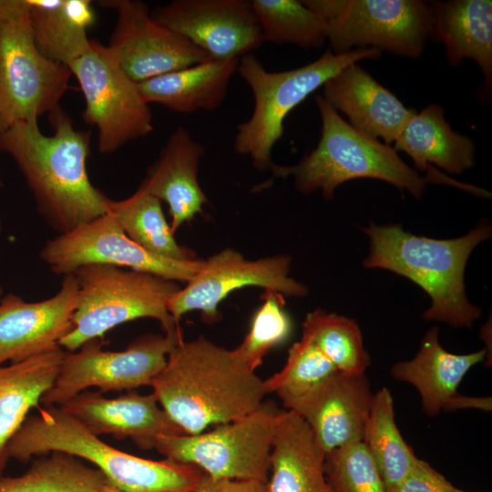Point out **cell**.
<instances>
[{
    "instance_id": "1",
    "label": "cell",
    "mask_w": 492,
    "mask_h": 492,
    "mask_svg": "<svg viewBox=\"0 0 492 492\" xmlns=\"http://www.w3.org/2000/svg\"><path fill=\"white\" fill-rule=\"evenodd\" d=\"M48 116L52 135L41 131L38 120L16 123L0 130V150L16 163L39 213L63 234L106 214L110 199L87 174L91 132L75 128L60 107Z\"/></svg>"
},
{
    "instance_id": "2",
    "label": "cell",
    "mask_w": 492,
    "mask_h": 492,
    "mask_svg": "<svg viewBox=\"0 0 492 492\" xmlns=\"http://www.w3.org/2000/svg\"><path fill=\"white\" fill-rule=\"evenodd\" d=\"M150 387L163 410L186 435L239 419L261 404L265 382L232 350L203 335L179 342Z\"/></svg>"
},
{
    "instance_id": "3",
    "label": "cell",
    "mask_w": 492,
    "mask_h": 492,
    "mask_svg": "<svg viewBox=\"0 0 492 492\" xmlns=\"http://www.w3.org/2000/svg\"><path fill=\"white\" fill-rule=\"evenodd\" d=\"M364 231L370 241L364 266L391 271L420 286L431 299L425 320L470 328L480 317L466 298L464 274L474 248L491 235L488 224L449 240L414 235L399 224H371Z\"/></svg>"
},
{
    "instance_id": "4",
    "label": "cell",
    "mask_w": 492,
    "mask_h": 492,
    "mask_svg": "<svg viewBox=\"0 0 492 492\" xmlns=\"http://www.w3.org/2000/svg\"><path fill=\"white\" fill-rule=\"evenodd\" d=\"M37 410L8 443L9 457L26 462L35 456L66 453L96 466L108 483L124 492H194L205 477L194 465L168 458L155 461L117 449L58 406Z\"/></svg>"
},
{
    "instance_id": "5",
    "label": "cell",
    "mask_w": 492,
    "mask_h": 492,
    "mask_svg": "<svg viewBox=\"0 0 492 492\" xmlns=\"http://www.w3.org/2000/svg\"><path fill=\"white\" fill-rule=\"evenodd\" d=\"M315 102L322 119L316 148L295 165L271 167L273 177L292 176L301 193L321 190L323 198L331 200L340 184L364 178L388 182L415 198L424 194L429 182L467 190L466 184L452 180L438 170L421 176L401 159L394 148L352 127L322 96H316Z\"/></svg>"
},
{
    "instance_id": "6",
    "label": "cell",
    "mask_w": 492,
    "mask_h": 492,
    "mask_svg": "<svg viewBox=\"0 0 492 492\" xmlns=\"http://www.w3.org/2000/svg\"><path fill=\"white\" fill-rule=\"evenodd\" d=\"M72 274L77 285V307L72 327L59 342L61 348L74 352L112 328L140 318L159 321L165 333L180 330L168 309L180 289L177 282L104 264L86 265Z\"/></svg>"
},
{
    "instance_id": "7",
    "label": "cell",
    "mask_w": 492,
    "mask_h": 492,
    "mask_svg": "<svg viewBox=\"0 0 492 492\" xmlns=\"http://www.w3.org/2000/svg\"><path fill=\"white\" fill-rule=\"evenodd\" d=\"M381 51L355 48L343 54L327 49L318 59L297 68L271 72L251 53L239 58L237 71L254 97L251 118L238 125L234 149L251 158L259 170L271 169L273 146L283 135L286 116L344 67L374 59Z\"/></svg>"
},
{
    "instance_id": "8",
    "label": "cell",
    "mask_w": 492,
    "mask_h": 492,
    "mask_svg": "<svg viewBox=\"0 0 492 492\" xmlns=\"http://www.w3.org/2000/svg\"><path fill=\"white\" fill-rule=\"evenodd\" d=\"M71 77L37 48L28 0H0V130L60 107Z\"/></svg>"
},
{
    "instance_id": "9",
    "label": "cell",
    "mask_w": 492,
    "mask_h": 492,
    "mask_svg": "<svg viewBox=\"0 0 492 492\" xmlns=\"http://www.w3.org/2000/svg\"><path fill=\"white\" fill-rule=\"evenodd\" d=\"M326 24L334 54L373 47L417 58L432 34L428 5L419 0H306Z\"/></svg>"
},
{
    "instance_id": "10",
    "label": "cell",
    "mask_w": 492,
    "mask_h": 492,
    "mask_svg": "<svg viewBox=\"0 0 492 492\" xmlns=\"http://www.w3.org/2000/svg\"><path fill=\"white\" fill-rule=\"evenodd\" d=\"M278 412L272 404L262 403L210 431L160 437L155 449L165 458L198 466L212 481L267 483Z\"/></svg>"
},
{
    "instance_id": "11",
    "label": "cell",
    "mask_w": 492,
    "mask_h": 492,
    "mask_svg": "<svg viewBox=\"0 0 492 492\" xmlns=\"http://www.w3.org/2000/svg\"><path fill=\"white\" fill-rule=\"evenodd\" d=\"M85 100V123L97 130V148L113 153L154 128L149 104L138 83L120 67L109 48L91 40L87 51L67 65Z\"/></svg>"
},
{
    "instance_id": "12",
    "label": "cell",
    "mask_w": 492,
    "mask_h": 492,
    "mask_svg": "<svg viewBox=\"0 0 492 492\" xmlns=\"http://www.w3.org/2000/svg\"><path fill=\"white\" fill-rule=\"evenodd\" d=\"M181 340V330L164 335L147 333L118 352L102 350L98 339L89 341L64 354L59 373L40 403L59 405L89 387H97L102 394L150 386Z\"/></svg>"
},
{
    "instance_id": "13",
    "label": "cell",
    "mask_w": 492,
    "mask_h": 492,
    "mask_svg": "<svg viewBox=\"0 0 492 492\" xmlns=\"http://www.w3.org/2000/svg\"><path fill=\"white\" fill-rule=\"evenodd\" d=\"M40 258L53 272L64 276L86 265L104 264L182 282H189L203 261L153 254L128 237L109 212L47 241Z\"/></svg>"
},
{
    "instance_id": "14",
    "label": "cell",
    "mask_w": 492,
    "mask_h": 492,
    "mask_svg": "<svg viewBox=\"0 0 492 492\" xmlns=\"http://www.w3.org/2000/svg\"><path fill=\"white\" fill-rule=\"evenodd\" d=\"M291 259L276 255L258 260H247L233 249H225L208 260L169 301L168 309L179 323L182 315L198 311L207 323L220 319V303L233 291L257 286L282 294L304 297L307 288L289 276Z\"/></svg>"
},
{
    "instance_id": "15",
    "label": "cell",
    "mask_w": 492,
    "mask_h": 492,
    "mask_svg": "<svg viewBox=\"0 0 492 492\" xmlns=\"http://www.w3.org/2000/svg\"><path fill=\"white\" fill-rule=\"evenodd\" d=\"M102 3L117 12L108 47L136 83L210 58L191 42L155 20L145 3L137 0Z\"/></svg>"
},
{
    "instance_id": "16",
    "label": "cell",
    "mask_w": 492,
    "mask_h": 492,
    "mask_svg": "<svg viewBox=\"0 0 492 492\" xmlns=\"http://www.w3.org/2000/svg\"><path fill=\"white\" fill-rule=\"evenodd\" d=\"M150 14L212 59L240 58L264 42L250 1L175 0Z\"/></svg>"
},
{
    "instance_id": "17",
    "label": "cell",
    "mask_w": 492,
    "mask_h": 492,
    "mask_svg": "<svg viewBox=\"0 0 492 492\" xmlns=\"http://www.w3.org/2000/svg\"><path fill=\"white\" fill-rule=\"evenodd\" d=\"M374 394L364 374L337 371L322 383L282 400L309 426L324 454L363 441Z\"/></svg>"
},
{
    "instance_id": "18",
    "label": "cell",
    "mask_w": 492,
    "mask_h": 492,
    "mask_svg": "<svg viewBox=\"0 0 492 492\" xmlns=\"http://www.w3.org/2000/svg\"><path fill=\"white\" fill-rule=\"evenodd\" d=\"M74 274L64 276L52 297L29 302L9 293L0 301V366L18 363L59 347L70 331L77 307Z\"/></svg>"
},
{
    "instance_id": "19",
    "label": "cell",
    "mask_w": 492,
    "mask_h": 492,
    "mask_svg": "<svg viewBox=\"0 0 492 492\" xmlns=\"http://www.w3.org/2000/svg\"><path fill=\"white\" fill-rule=\"evenodd\" d=\"M92 434L130 438L141 449H155L160 437L186 435L159 404L156 395L128 391L115 398L83 391L57 405Z\"/></svg>"
},
{
    "instance_id": "20",
    "label": "cell",
    "mask_w": 492,
    "mask_h": 492,
    "mask_svg": "<svg viewBox=\"0 0 492 492\" xmlns=\"http://www.w3.org/2000/svg\"><path fill=\"white\" fill-rule=\"evenodd\" d=\"M323 87L324 100L352 127L389 146L415 113L357 63L344 67Z\"/></svg>"
},
{
    "instance_id": "21",
    "label": "cell",
    "mask_w": 492,
    "mask_h": 492,
    "mask_svg": "<svg viewBox=\"0 0 492 492\" xmlns=\"http://www.w3.org/2000/svg\"><path fill=\"white\" fill-rule=\"evenodd\" d=\"M203 154V146L186 128L178 127L138 189L167 203L171 218L169 225L174 233L200 214L208 203L198 180Z\"/></svg>"
},
{
    "instance_id": "22",
    "label": "cell",
    "mask_w": 492,
    "mask_h": 492,
    "mask_svg": "<svg viewBox=\"0 0 492 492\" xmlns=\"http://www.w3.org/2000/svg\"><path fill=\"white\" fill-rule=\"evenodd\" d=\"M487 356L486 349L467 354L447 352L439 343V329L434 326L424 335L415 357L395 364L390 372L394 379L417 390L423 411L433 417L441 410L450 411L464 376Z\"/></svg>"
},
{
    "instance_id": "23",
    "label": "cell",
    "mask_w": 492,
    "mask_h": 492,
    "mask_svg": "<svg viewBox=\"0 0 492 492\" xmlns=\"http://www.w3.org/2000/svg\"><path fill=\"white\" fill-rule=\"evenodd\" d=\"M324 456L307 424L290 410H279L267 492H332Z\"/></svg>"
},
{
    "instance_id": "24",
    "label": "cell",
    "mask_w": 492,
    "mask_h": 492,
    "mask_svg": "<svg viewBox=\"0 0 492 492\" xmlns=\"http://www.w3.org/2000/svg\"><path fill=\"white\" fill-rule=\"evenodd\" d=\"M431 36L445 46L451 66L465 58L479 67L488 88L492 81V2L450 0L427 3Z\"/></svg>"
},
{
    "instance_id": "25",
    "label": "cell",
    "mask_w": 492,
    "mask_h": 492,
    "mask_svg": "<svg viewBox=\"0 0 492 492\" xmlns=\"http://www.w3.org/2000/svg\"><path fill=\"white\" fill-rule=\"evenodd\" d=\"M239 58L212 59L138 83L143 99L178 113L212 111L224 101Z\"/></svg>"
},
{
    "instance_id": "26",
    "label": "cell",
    "mask_w": 492,
    "mask_h": 492,
    "mask_svg": "<svg viewBox=\"0 0 492 492\" xmlns=\"http://www.w3.org/2000/svg\"><path fill=\"white\" fill-rule=\"evenodd\" d=\"M65 352L56 347L18 363L0 366V477L7 460V446L33 407L52 387ZM41 404V403H40Z\"/></svg>"
},
{
    "instance_id": "27",
    "label": "cell",
    "mask_w": 492,
    "mask_h": 492,
    "mask_svg": "<svg viewBox=\"0 0 492 492\" xmlns=\"http://www.w3.org/2000/svg\"><path fill=\"white\" fill-rule=\"evenodd\" d=\"M394 144L396 152L406 153L415 168L426 173L436 170L431 164L451 174H460L475 165L474 142L452 129L437 104L415 112Z\"/></svg>"
},
{
    "instance_id": "28",
    "label": "cell",
    "mask_w": 492,
    "mask_h": 492,
    "mask_svg": "<svg viewBox=\"0 0 492 492\" xmlns=\"http://www.w3.org/2000/svg\"><path fill=\"white\" fill-rule=\"evenodd\" d=\"M37 48L48 59L66 65L79 57L91 40L87 31L96 15L89 0H28Z\"/></svg>"
},
{
    "instance_id": "29",
    "label": "cell",
    "mask_w": 492,
    "mask_h": 492,
    "mask_svg": "<svg viewBox=\"0 0 492 492\" xmlns=\"http://www.w3.org/2000/svg\"><path fill=\"white\" fill-rule=\"evenodd\" d=\"M363 442L376 465L387 492H394L418 458L396 425L394 400L386 387L374 394Z\"/></svg>"
},
{
    "instance_id": "30",
    "label": "cell",
    "mask_w": 492,
    "mask_h": 492,
    "mask_svg": "<svg viewBox=\"0 0 492 492\" xmlns=\"http://www.w3.org/2000/svg\"><path fill=\"white\" fill-rule=\"evenodd\" d=\"M108 212L128 237L153 254L175 261L197 259L192 251L176 241L161 201L155 197L137 190L127 199L109 200Z\"/></svg>"
},
{
    "instance_id": "31",
    "label": "cell",
    "mask_w": 492,
    "mask_h": 492,
    "mask_svg": "<svg viewBox=\"0 0 492 492\" xmlns=\"http://www.w3.org/2000/svg\"><path fill=\"white\" fill-rule=\"evenodd\" d=\"M106 483L97 468L74 456L52 452L19 477H0V492H100Z\"/></svg>"
},
{
    "instance_id": "32",
    "label": "cell",
    "mask_w": 492,
    "mask_h": 492,
    "mask_svg": "<svg viewBox=\"0 0 492 492\" xmlns=\"http://www.w3.org/2000/svg\"><path fill=\"white\" fill-rule=\"evenodd\" d=\"M343 373L364 374L371 360L357 323L350 318L317 309L307 313L302 335Z\"/></svg>"
},
{
    "instance_id": "33",
    "label": "cell",
    "mask_w": 492,
    "mask_h": 492,
    "mask_svg": "<svg viewBox=\"0 0 492 492\" xmlns=\"http://www.w3.org/2000/svg\"><path fill=\"white\" fill-rule=\"evenodd\" d=\"M252 9L261 26L263 41L319 48L326 40L325 21L302 1L253 0Z\"/></svg>"
},
{
    "instance_id": "34",
    "label": "cell",
    "mask_w": 492,
    "mask_h": 492,
    "mask_svg": "<svg viewBox=\"0 0 492 492\" xmlns=\"http://www.w3.org/2000/svg\"><path fill=\"white\" fill-rule=\"evenodd\" d=\"M282 294L265 291L263 303L255 312L251 327L241 343L232 350L234 356L247 368L255 372L264 356L283 343L292 333V321L284 309Z\"/></svg>"
},
{
    "instance_id": "35",
    "label": "cell",
    "mask_w": 492,
    "mask_h": 492,
    "mask_svg": "<svg viewBox=\"0 0 492 492\" xmlns=\"http://www.w3.org/2000/svg\"><path fill=\"white\" fill-rule=\"evenodd\" d=\"M337 371L313 342L302 336L289 349L282 369L264 382L267 393L282 400L313 388Z\"/></svg>"
},
{
    "instance_id": "36",
    "label": "cell",
    "mask_w": 492,
    "mask_h": 492,
    "mask_svg": "<svg viewBox=\"0 0 492 492\" xmlns=\"http://www.w3.org/2000/svg\"><path fill=\"white\" fill-rule=\"evenodd\" d=\"M323 467L332 492H387L363 441L353 442L326 453Z\"/></svg>"
},
{
    "instance_id": "37",
    "label": "cell",
    "mask_w": 492,
    "mask_h": 492,
    "mask_svg": "<svg viewBox=\"0 0 492 492\" xmlns=\"http://www.w3.org/2000/svg\"><path fill=\"white\" fill-rule=\"evenodd\" d=\"M394 492H464L452 485L428 463L417 459Z\"/></svg>"
},
{
    "instance_id": "38",
    "label": "cell",
    "mask_w": 492,
    "mask_h": 492,
    "mask_svg": "<svg viewBox=\"0 0 492 492\" xmlns=\"http://www.w3.org/2000/svg\"><path fill=\"white\" fill-rule=\"evenodd\" d=\"M194 492H267V483L255 480H210L206 475Z\"/></svg>"
},
{
    "instance_id": "39",
    "label": "cell",
    "mask_w": 492,
    "mask_h": 492,
    "mask_svg": "<svg viewBox=\"0 0 492 492\" xmlns=\"http://www.w3.org/2000/svg\"><path fill=\"white\" fill-rule=\"evenodd\" d=\"M100 492H124L107 481Z\"/></svg>"
},
{
    "instance_id": "40",
    "label": "cell",
    "mask_w": 492,
    "mask_h": 492,
    "mask_svg": "<svg viewBox=\"0 0 492 492\" xmlns=\"http://www.w3.org/2000/svg\"><path fill=\"white\" fill-rule=\"evenodd\" d=\"M2 297H3V290H2V287L0 286V301H1Z\"/></svg>"
},
{
    "instance_id": "41",
    "label": "cell",
    "mask_w": 492,
    "mask_h": 492,
    "mask_svg": "<svg viewBox=\"0 0 492 492\" xmlns=\"http://www.w3.org/2000/svg\"><path fill=\"white\" fill-rule=\"evenodd\" d=\"M0 230H1V225H0Z\"/></svg>"
}]
</instances>
